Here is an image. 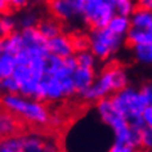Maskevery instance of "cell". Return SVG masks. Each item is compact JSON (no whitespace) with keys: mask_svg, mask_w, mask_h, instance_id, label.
<instances>
[{"mask_svg":"<svg viewBox=\"0 0 152 152\" xmlns=\"http://www.w3.org/2000/svg\"><path fill=\"white\" fill-rule=\"evenodd\" d=\"M45 140L37 135L22 137V152H44Z\"/></svg>","mask_w":152,"mask_h":152,"instance_id":"obj_20","label":"cell"},{"mask_svg":"<svg viewBox=\"0 0 152 152\" xmlns=\"http://www.w3.org/2000/svg\"><path fill=\"white\" fill-rule=\"evenodd\" d=\"M151 30H152V27H151Z\"/></svg>","mask_w":152,"mask_h":152,"instance_id":"obj_42","label":"cell"},{"mask_svg":"<svg viewBox=\"0 0 152 152\" xmlns=\"http://www.w3.org/2000/svg\"><path fill=\"white\" fill-rule=\"evenodd\" d=\"M108 152H138L137 148H133L128 144H123V143H112V146L110 147Z\"/></svg>","mask_w":152,"mask_h":152,"instance_id":"obj_33","label":"cell"},{"mask_svg":"<svg viewBox=\"0 0 152 152\" xmlns=\"http://www.w3.org/2000/svg\"><path fill=\"white\" fill-rule=\"evenodd\" d=\"M71 44H72V49H74V54L89 50V39L84 34L74 35L71 37Z\"/></svg>","mask_w":152,"mask_h":152,"instance_id":"obj_27","label":"cell"},{"mask_svg":"<svg viewBox=\"0 0 152 152\" xmlns=\"http://www.w3.org/2000/svg\"><path fill=\"white\" fill-rule=\"evenodd\" d=\"M47 58L48 57H34L27 64L32 77L37 81H41L47 76Z\"/></svg>","mask_w":152,"mask_h":152,"instance_id":"obj_18","label":"cell"},{"mask_svg":"<svg viewBox=\"0 0 152 152\" xmlns=\"http://www.w3.org/2000/svg\"><path fill=\"white\" fill-rule=\"evenodd\" d=\"M62 84V89H63V96L64 97H72L74 94H76L75 86H74V81L72 77H66L63 80H59Z\"/></svg>","mask_w":152,"mask_h":152,"instance_id":"obj_31","label":"cell"},{"mask_svg":"<svg viewBox=\"0 0 152 152\" xmlns=\"http://www.w3.org/2000/svg\"><path fill=\"white\" fill-rule=\"evenodd\" d=\"M110 98H111L115 110L128 120L129 124L132 121L140 119L146 108V103H144L139 89L130 85L113 93Z\"/></svg>","mask_w":152,"mask_h":152,"instance_id":"obj_3","label":"cell"},{"mask_svg":"<svg viewBox=\"0 0 152 152\" xmlns=\"http://www.w3.org/2000/svg\"><path fill=\"white\" fill-rule=\"evenodd\" d=\"M89 50L97 59L106 61L115 56L124 45V37L112 34L107 27L92 30L88 35Z\"/></svg>","mask_w":152,"mask_h":152,"instance_id":"obj_4","label":"cell"},{"mask_svg":"<svg viewBox=\"0 0 152 152\" xmlns=\"http://www.w3.org/2000/svg\"><path fill=\"white\" fill-rule=\"evenodd\" d=\"M96 111L102 124H104L112 130L113 142L128 144L137 150L138 147H140V132L142 130L130 128L128 120L115 110L111 98L107 97L98 101Z\"/></svg>","mask_w":152,"mask_h":152,"instance_id":"obj_1","label":"cell"},{"mask_svg":"<svg viewBox=\"0 0 152 152\" xmlns=\"http://www.w3.org/2000/svg\"><path fill=\"white\" fill-rule=\"evenodd\" d=\"M22 49H25V44L20 31L0 39V54H9L14 57Z\"/></svg>","mask_w":152,"mask_h":152,"instance_id":"obj_12","label":"cell"},{"mask_svg":"<svg viewBox=\"0 0 152 152\" xmlns=\"http://www.w3.org/2000/svg\"><path fill=\"white\" fill-rule=\"evenodd\" d=\"M126 43L130 47H143V45L152 44V30H139L130 28L125 36Z\"/></svg>","mask_w":152,"mask_h":152,"instance_id":"obj_14","label":"cell"},{"mask_svg":"<svg viewBox=\"0 0 152 152\" xmlns=\"http://www.w3.org/2000/svg\"><path fill=\"white\" fill-rule=\"evenodd\" d=\"M133 53H134V58L139 63L152 66V44L133 48Z\"/></svg>","mask_w":152,"mask_h":152,"instance_id":"obj_23","label":"cell"},{"mask_svg":"<svg viewBox=\"0 0 152 152\" xmlns=\"http://www.w3.org/2000/svg\"><path fill=\"white\" fill-rule=\"evenodd\" d=\"M116 93L115 84H113V76H112V68H106L102 71V74L96 77V80L84 93L81 97L85 101L89 102H98L103 98H107L110 94Z\"/></svg>","mask_w":152,"mask_h":152,"instance_id":"obj_6","label":"cell"},{"mask_svg":"<svg viewBox=\"0 0 152 152\" xmlns=\"http://www.w3.org/2000/svg\"><path fill=\"white\" fill-rule=\"evenodd\" d=\"M17 130V121L14 116L9 112H0V137H13L14 132Z\"/></svg>","mask_w":152,"mask_h":152,"instance_id":"obj_19","label":"cell"},{"mask_svg":"<svg viewBox=\"0 0 152 152\" xmlns=\"http://www.w3.org/2000/svg\"><path fill=\"white\" fill-rule=\"evenodd\" d=\"M0 93H1V80H0Z\"/></svg>","mask_w":152,"mask_h":152,"instance_id":"obj_41","label":"cell"},{"mask_svg":"<svg viewBox=\"0 0 152 152\" xmlns=\"http://www.w3.org/2000/svg\"><path fill=\"white\" fill-rule=\"evenodd\" d=\"M8 3H9V9H22L28 5V3L25 1V0H10Z\"/></svg>","mask_w":152,"mask_h":152,"instance_id":"obj_35","label":"cell"},{"mask_svg":"<svg viewBox=\"0 0 152 152\" xmlns=\"http://www.w3.org/2000/svg\"><path fill=\"white\" fill-rule=\"evenodd\" d=\"M142 120L144 124V128L152 129V107H146L142 113Z\"/></svg>","mask_w":152,"mask_h":152,"instance_id":"obj_34","label":"cell"},{"mask_svg":"<svg viewBox=\"0 0 152 152\" xmlns=\"http://www.w3.org/2000/svg\"><path fill=\"white\" fill-rule=\"evenodd\" d=\"M107 28L112 34H115V35L125 39V36H126V34L129 32V30L132 28L130 20H129L128 17H123V16H117V14H115V16L111 18V21L108 22Z\"/></svg>","mask_w":152,"mask_h":152,"instance_id":"obj_16","label":"cell"},{"mask_svg":"<svg viewBox=\"0 0 152 152\" xmlns=\"http://www.w3.org/2000/svg\"><path fill=\"white\" fill-rule=\"evenodd\" d=\"M74 56H75V61H76L77 67L94 70V67L97 66V58L90 53V50L81 52V53H77V54H74Z\"/></svg>","mask_w":152,"mask_h":152,"instance_id":"obj_24","label":"cell"},{"mask_svg":"<svg viewBox=\"0 0 152 152\" xmlns=\"http://www.w3.org/2000/svg\"><path fill=\"white\" fill-rule=\"evenodd\" d=\"M16 61L13 56L9 54H0V80L10 77L16 68Z\"/></svg>","mask_w":152,"mask_h":152,"instance_id":"obj_22","label":"cell"},{"mask_svg":"<svg viewBox=\"0 0 152 152\" xmlns=\"http://www.w3.org/2000/svg\"><path fill=\"white\" fill-rule=\"evenodd\" d=\"M37 23H39V17H37V13L34 10H26L17 20V25H20L22 30L36 27Z\"/></svg>","mask_w":152,"mask_h":152,"instance_id":"obj_25","label":"cell"},{"mask_svg":"<svg viewBox=\"0 0 152 152\" xmlns=\"http://www.w3.org/2000/svg\"><path fill=\"white\" fill-rule=\"evenodd\" d=\"M130 20L132 28H139V30H151L152 27V12L138 7L134 9L132 16L129 17Z\"/></svg>","mask_w":152,"mask_h":152,"instance_id":"obj_13","label":"cell"},{"mask_svg":"<svg viewBox=\"0 0 152 152\" xmlns=\"http://www.w3.org/2000/svg\"><path fill=\"white\" fill-rule=\"evenodd\" d=\"M0 152H13V151L10 150L9 147H7L5 143L1 140V142H0Z\"/></svg>","mask_w":152,"mask_h":152,"instance_id":"obj_40","label":"cell"},{"mask_svg":"<svg viewBox=\"0 0 152 152\" xmlns=\"http://www.w3.org/2000/svg\"><path fill=\"white\" fill-rule=\"evenodd\" d=\"M47 50L50 56H56L59 58H67V57L74 56L71 37L61 34L50 40H47Z\"/></svg>","mask_w":152,"mask_h":152,"instance_id":"obj_10","label":"cell"},{"mask_svg":"<svg viewBox=\"0 0 152 152\" xmlns=\"http://www.w3.org/2000/svg\"><path fill=\"white\" fill-rule=\"evenodd\" d=\"M140 147H143L146 151L152 150V129H142V132H140Z\"/></svg>","mask_w":152,"mask_h":152,"instance_id":"obj_30","label":"cell"},{"mask_svg":"<svg viewBox=\"0 0 152 152\" xmlns=\"http://www.w3.org/2000/svg\"><path fill=\"white\" fill-rule=\"evenodd\" d=\"M36 28L39 30V32L41 34V36L44 37L45 40H50L53 37L58 36L62 34V30H61V26L58 22H56L54 20H43L39 21Z\"/></svg>","mask_w":152,"mask_h":152,"instance_id":"obj_17","label":"cell"},{"mask_svg":"<svg viewBox=\"0 0 152 152\" xmlns=\"http://www.w3.org/2000/svg\"><path fill=\"white\" fill-rule=\"evenodd\" d=\"M49 124H53V125H56V126H58L61 124L59 115H50V117H49Z\"/></svg>","mask_w":152,"mask_h":152,"instance_id":"obj_39","label":"cell"},{"mask_svg":"<svg viewBox=\"0 0 152 152\" xmlns=\"http://www.w3.org/2000/svg\"><path fill=\"white\" fill-rule=\"evenodd\" d=\"M142 98L146 103V107H152V84H144L139 89Z\"/></svg>","mask_w":152,"mask_h":152,"instance_id":"obj_32","label":"cell"},{"mask_svg":"<svg viewBox=\"0 0 152 152\" xmlns=\"http://www.w3.org/2000/svg\"><path fill=\"white\" fill-rule=\"evenodd\" d=\"M21 36L23 40L25 48H37V47H47V40L41 36L39 30L36 27L21 30Z\"/></svg>","mask_w":152,"mask_h":152,"instance_id":"obj_15","label":"cell"},{"mask_svg":"<svg viewBox=\"0 0 152 152\" xmlns=\"http://www.w3.org/2000/svg\"><path fill=\"white\" fill-rule=\"evenodd\" d=\"M71 77H72V81H74L76 93L81 96L96 80V72H94V70H89V68L77 67Z\"/></svg>","mask_w":152,"mask_h":152,"instance_id":"obj_11","label":"cell"},{"mask_svg":"<svg viewBox=\"0 0 152 152\" xmlns=\"http://www.w3.org/2000/svg\"><path fill=\"white\" fill-rule=\"evenodd\" d=\"M115 16V0H85L81 18L92 30L107 27Z\"/></svg>","mask_w":152,"mask_h":152,"instance_id":"obj_5","label":"cell"},{"mask_svg":"<svg viewBox=\"0 0 152 152\" xmlns=\"http://www.w3.org/2000/svg\"><path fill=\"white\" fill-rule=\"evenodd\" d=\"M138 7H142V8L147 9V10H151L152 12V0H140L138 1Z\"/></svg>","mask_w":152,"mask_h":152,"instance_id":"obj_37","label":"cell"},{"mask_svg":"<svg viewBox=\"0 0 152 152\" xmlns=\"http://www.w3.org/2000/svg\"><path fill=\"white\" fill-rule=\"evenodd\" d=\"M1 93H4V94H18L20 93V86H18L17 81L14 80L12 76L1 80Z\"/></svg>","mask_w":152,"mask_h":152,"instance_id":"obj_29","label":"cell"},{"mask_svg":"<svg viewBox=\"0 0 152 152\" xmlns=\"http://www.w3.org/2000/svg\"><path fill=\"white\" fill-rule=\"evenodd\" d=\"M12 77L17 81L18 86L22 85V84H25L26 81H28V80H31V79H34L27 66H16Z\"/></svg>","mask_w":152,"mask_h":152,"instance_id":"obj_28","label":"cell"},{"mask_svg":"<svg viewBox=\"0 0 152 152\" xmlns=\"http://www.w3.org/2000/svg\"><path fill=\"white\" fill-rule=\"evenodd\" d=\"M0 103L7 112L23 117L26 121L34 125L49 124L50 112L43 102L27 99L20 94H3Z\"/></svg>","mask_w":152,"mask_h":152,"instance_id":"obj_2","label":"cell"},{"mask_svg":"<svg viewBox=\"0 0 152 152\" xmlns=\"http://www.w3.org/2000/svg\"><path fill=\"white\" fill-rule=\"evenodd\" d=\"M44 152H59V148L57 147V144L50 140H47L44 146Z\"/></svg>","mask_w":152,"mask_h":152,"instance_id":"obj_36","label":"cell"},{"mask_svg":"<svg viewBox=\"0 0 152 152\" xmlns=\"http://www.w3.org/2000/svg\"><path fill=\"white\" fill-rule=\"evenodd\" d=\"M17 26H18L17 20L12 14H9V13L1 14V16H0V39L14 34Z\"/></svg>","mask_w":152,"mask_h":152,"instance_id":"obj_21","label":"cell"},{"mask_svg":"<svg viewBox=\"0 0 152 152\" xmlns=\"http://www.w3.org/2000/svg\"><path fill=\"white\" fill-rule=\"evenodd\" d=\"M9 10V3L7 0H0V16L5 14Z\"/></svg>","mask_w":152,"mask_h":152,"instance_id":"obj_38","label":"cell"},{"mask_svg":"<svg viewBox=\"0 0 152 152\" xmlns=\"http://www.w3.org/2000/svg\"><path fill=\"white\" fill-rule=\"evenodd\" d=\"M76 68H77V64L75 61V56L59 58V57L49 54L47 58V75L53 76L58 80L71 77Z\"/></svg>","mask_w":152,"mask_h":152,"instance_id":"obj_8","label":"cell"},{"mask_svg":"<svg viewBox=\"0 0 152 152\" xmlns=\"http://www.w3.org/2000/svg\"><path fill=\"white\" fill-rule=\"evenodd\" d=\"M137 8V3L132 0H115V14L123 17H130Z\"/></svg>","mask_w":152,"mask_h":152,"instance_id":"obj_26","label":"cell"},{"mask_svg":"<svg viewBox=\"0 0 152 152\" xmlns=\"http://www.w3.org/2000/svg\"><path fill=\"white\" fill-rule=\"evenodd\" d=\"M63 89L62 84L58 79L53 76H45L40 81V93H39V102L49 101V102H57L63 98Z\"/></svg>","mask_w":152,"mask_h":152,"instance_id":"obj_9","label":"cell"},{"mask_svg":"<svg viewBox=\"0 0 152 152\" xmlns=\"http://www.w3.org/2000/svg\"><path fill=\"white\" fill-rule=\"evenodd\" d=\"M85 0H53L49 3V9L57 20L70 22L81 17Z\"/></svg>","mask_w":152,"mask_h":152,"instance_id":"obj_7","label":"cell"}]
</instances>
